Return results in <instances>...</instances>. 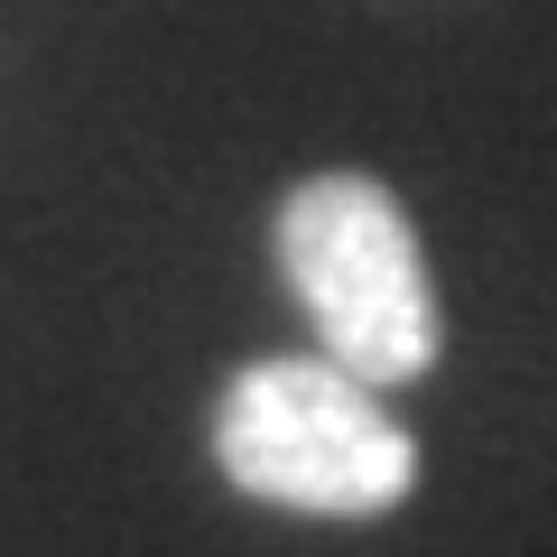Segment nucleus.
<instances>
[{
  "instance_id": "nucleus-2",
  "label": "nucleus",
  "mask_w": 557,
  "mask_h": 557,
  "mask_svg": "<svg viewBox=\"0 0 557 557\" xmlns=\"http://www.w3.org/2000/svg\"><path fill=\"white\" fill-rule=\"evenodd\" d=\"M214 465L251 502L317 511V520L399 511L418 483V446L391 418V391L344 372L335 354L242 362L214 399Z\"/></svg>"
},
{
  "instance_id": "nucleus-1",
  "label": "nucleus",
  "mask_w": 557,
  "mask_h": 557,
  "mask_svg": "<svg viewBox=\"0 0 557 557\" xmlns=\"http://www.w3.org/2000/svg\"><path fill=\"white\" fill-rule=\"evenodd\" d=\"M270 251L344 372H362L372 391H409L437 372V278H428L409 205L381 177H354V168L298 177L270 214Z\"/></svg>"
}]
</instances>
